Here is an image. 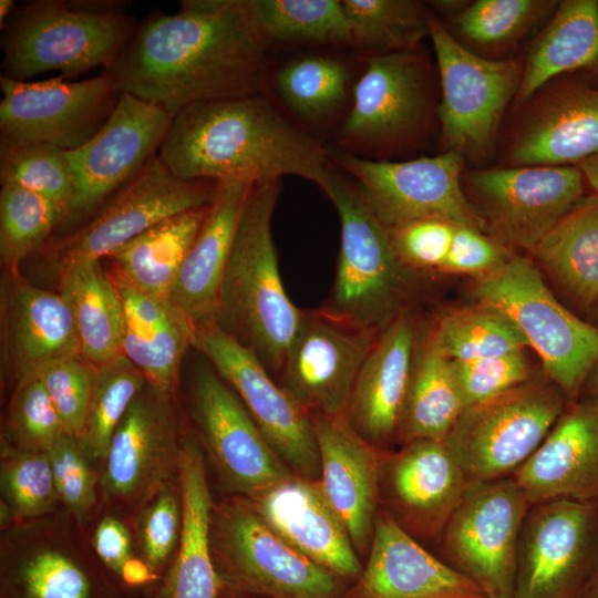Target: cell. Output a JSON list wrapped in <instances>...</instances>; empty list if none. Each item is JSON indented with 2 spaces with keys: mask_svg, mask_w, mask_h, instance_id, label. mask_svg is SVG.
Wrapping results in <instances>:
<instances>
[{
  "mask_svg": "<svg viewBox=\"0 0 598 598\" xmlns=\"http://www.w3.org/2000/svg\"><path fill=\"white\" fill-rule=\"evenodd\" d=\"M0 182L54 203L68 213L72 179L65 151L41 143H16L0 138ZM62 219V221H63Z\"/></svg>",
  "mask_w": 598,
  "mask_h": 598,
  "instance_id": "cell-47",
  "label": "cell"
},
{
  "mask_svg": "<svg viewBox=\"0 0 598 598\" xmlns=\"http://www.w3.org/2000/svg\"><path fill=\"white\" fill-rule=\"evenodd\" d=\"M111 278L122 303L121 354L137 367L148 384L177 398L182 361L193 347L196 323L169 299Z\"/></svg>",
  "mask_w": 598,
  "mask_h": 598,
  "instance_id": "cell-31",
  "label": "cell"
},
{
  "mask_svg": "<svg viewBox=\"0 0 598 598\" xmlns=\"http://www.w3.org/2000/svg\"><path fill=\"white\" fill-rule=\"evenodd\" d=\"M416 348L398 437L443 441L465 409L452 361L429 333Z\"/></svg>",
  "mask_w": 598,
  "mask_h": 598,
  "instance_id": "cell-38",
  "label": "cell"
},
{
  "mask_svg": "<svg viewBox=\"0 0 598 598\" xmlns=\"http://www.w3.org/2000/svg\"><path fill=\"white\" fill-rule=\"evenodd\" d=\"M210 547L224 587L265 598H344V581L287 543L240 495L214 502Z\"/></svg>",
  "mask_w": 598,
  "mask_h": 598,
  "instance_id": "cell-7",
  "label": "cell"
},
{
  "mask_svg": "<svg viewBox=\"0 0 598 598\" xmlns=\"http://www.w3.org/2000/svg\"><path fill=\"white\" fill-rule=\"evenodd\" d=\"M565 73L581 74L590 85L598 83L597 0L559 1L532 43L515 101L526 102L547 82Z\"/></svg>",
  "mask_w": 598,
  "mask_h": 598,
  "instance_id": "cell-34",
  "label": "cell"
},
{
  "mask_svg": "<svg viewBox=\"0 0 598 598\" xmlns=\"http://www.w3.org/2000/svg\"><path fill=\"white\" fill-rule=\"evenodd\" d=\"M399 524L422 536L442 533L471 484L443 441L414 440L385 458L382 478Z\"/></svg>",
  "mask_w": 598,
  "mask_h": 598,
  "instance_id": "cell-28",
  "label": "cell"
},
{
  "mask_svg": "<svg viewBox=\"0 0 598 598\" xmlns=\"http://www.w3.org/2000/svg\"><path fill=\"white\" fill-rule=\"evenodd\" d=\"M188 414L206 462L234 495L245 496L295 475L212 365H200L193 374Z\"/></svg>",
  "mask_w": 598,
  "mask_h": 598,
  "instance_id": "cell-16",
  "label": "cell"
},
{
  "mask_svg": "<svg viewBox=\"0 0 598 598\" xmlns=\"http://www.w3.org/2000/svg\"><path fill=\"white\" fill-rule=\"evenodd\" d=\"M59 292L74 320L81 358L97 368L121 354L122 303L100 260L58 269Z\"/></svg>",
  "mask_w": 598,
  "mask_h": 598,
  "instance_id": "cell-37",
  "label": "cell"
},
{
  "mask_svg": "<svg viewBox=\"0 0 598 598\" xmlns=\"http://www.w3.org/2000/svg\"><path fill=\"white\" fill-rule=\"evenodd\" d=\"M186 430L177 398L147 383L112 437L102 468L104 507L128 519L159 485L177 477Z\"/></svg>",
  "mask_w": 598,
  "mask_h": 598,
  "instance_id": "cell-14",
  "label": "cell"
},
{
  "mask_svg": "<svg viewBox=\"0 0 598 598\" xmlns=\"http://www.w3.org/2000/svg\"><path fill=\"white\" fill-rule=\"evenodd\" d=\"M532 254L567 298L589 315L598 301V193L581 197Z\"/></svg>",
  "mask_w": 598,
  "mask_h": 598,
  "instance_id": "cell-36",
  "label": "cell"
},
{
  "mask_svg": "<svg viewBox=\"0 0 598 598\" xmlns=\"http://www.w3.org/2000/svg\"><path fill=\"white\" fill-rule=\"evenodd\" d=\"M430 38L441 79L437 109L447 151L474 159L486 157L506 106L516 96L523 73L514 60L477 55L430 14Z\"/></svg>",
  "mask_w": 598,
  "mask_h": 598,
  "instance_id": "cell-12",
  "label": "cell"
},
{
  "mask_svg": "<svg viewBox=\"0 0 598 598\" xmlns=\"http://www.w3.org/2000/svg\"><path fill=\"white\" fill-rule=\"evenodd\" d=\"M566 404L551 381L527 380L466 406L443 442L470 483L509 477L537 450Z\"/></svg>",
  "mask_w": 598,
  "mask_h": 598,
  "instance_id": "cell-9",
  "label": "cell"
},
{
  "mask_svg": "<svg viewBox=\"0 0 598 598\" xmlns=\"http://www.w3.org/2000/svg\"><path fill=\"white\" fill-rule=\"evenodd\" d=\"M349 74L339 60L323 55L295 59L277 74L278 93L298 116L319 121L332 115L347 100Z\"/></svg>",
  "mask_w": 598,
  "mask_h": 598,
  "instance_id": "cell-44",
  "label": "cell"
},
{
  "mask_svg": "<svg viewBox=\"0 0 598 598\" xmlns=\"http://www.w3.org/2000/svg\"><path fill=\"white\" fill-rule=\"evenodd\" d=\"M501 245L481 230L456 226L451 247L441 270L483 276L508 259Z\"/></svg>",
  "mask_w": 598,
  "mask_h": 598,
  "instance_id": "cell-55",
  "label": "cell"
},
{
  "mask_svg": "<svg viewBox=\"0 0 598 598\" xmlns=\"http://www.w3.org/2000/svg\"><path fill=\"white\" fill-rule=\"evenodd\" d=\"M598 155V87L581 80L556 89L516 135L514 166H574Z\"/></svg>",
  "mask_w": 598,
  "mask_h": 598,
  "instance_id": "cell-32",
  "label": "cell"
},
{
  "mask_svg": "<svg viewBox=\"0 0 598 598\" xmlns=\"http://www.w3.org/2000/svg\"><path fill=\"white\" fill-rule=\"evenodd\" d=\"M193 348L237 394L279 457L298 475L317 478L320 462L312 416L258 357L213 320L197 326Z\"/></svg>",
  "mask_w": 598,
  "mask_h": 598,
  "instance_id": "cell-15",
  "label": "cell"
},
{
  "mask_svg": "<svg viewBox=\"0 0 598 598\" xmlns=\"http://www.w3.org/2000/svg\"><path fill=\"white\" fill-rule=\"evenodd\" d=\"M0 89V138L65 152L78 150L103 127L121 95L106 70L74 82L60 75L42 81L1 75Z\"/></svg>",
  "mask_w": 598,
  "mask_h": 598,
  "instance_id": "cell-18",
  "label": "cell"
},
{
  "mask_svg": "<svg viewBox=\"0 0 598 598\" xmlns=\"http://www.w3.org/2000/svg\"><path fill=\"white\" fill-rule=\"evenodd\" d=\"M328 157L353 178V189L386 228L439 219L485 229L462 188L464 157L457 152L404 162L372 161L341 151L328 152Z\"/></svg>",
  "mask_w": 598,
  "mask_h": 598,
  "instance_id": "cell-11",
  "label": "cell"
},
{
  "mask_svg": "<svg viewBox=\"0 0 598 598\" xmlns=\"http://www.w3.org/2000/svg\"><path fill=\"white\" fill-rule=\"evenodd\" d=\"M350 44L373 55L413 51L430 38V14L414 0H341Z\"/></svg>",
  "mask_w": 598,
  "mask_h": 598,
  "instance_id": "cell-40",
  "label": "cell"
},
{
  "mask_svg": "<svg viewBox=\"0 0 598 598\" xmlns=\"http://www.w3.org/2000/svg\"><path fill=\"white\" fill-rule=\"evenodd\" d=\"M248 4L268 43L350 44L341 0H248Z\"/></svg>",
  "mask_w": 598,
  "mask_h": 598,
  "instance_id": "cell-41",
  "label": "cell"
},
{
  "mask_svg": "<svg viewBox=\"0 0 598 598\" xmlns=\"http://www.w3.org/2000/svg\"><path fill=\"white\" fill-rule=\"evenodd\" d=\"M456 225L439 219L412 220L388 228L393 247L405 267L442 269Z\"/></svg>",
  "mask_w": 598,
  "mask_h": 598,
  "instance_id": "cell-54",
  "label": "cell"
},
{
  "mask_svg": "<svg viewBox=\"0 0 598 598\" xmlns=\"http://www.w3.org/2000/svg\"><path fill=\"white\" fill-rule=\"evenodd\" d=\"M320 462L321 488L344 524L354 548L370 546L383 458L378 446L364 440L338 416L312 415Z\"/></svg>",
  "mask_w": 598,
  "mask_h": 598,
  "instance_id": "cell-27",
  "label": "cell"
},
{
  "mask_svg": "<svg viewBox=\"0 0 598 598\" xmlns=\"http://www.w3.org/2000/svg\"><path fill=\"white\" fill-rule=\"evenodd\" d=\"M172 117L162 106L121 93L103 127L84 145L66 152L72 195L60 226L79 227L155 156Z\"/></svg>",
  "mask_w": 598,
  "mask_h": 598,
  "instance_id": "cell-19",
  "label": "cell"
},
{
  "mask_svg": "<svg viewBox=\"0 0 598 598\" xmlns=\"http://www.w3.org/2000/svg\"><path fill=\"white\" fill-rule=\"evenodd\" d=\"M94 369L91 402L79 439L92 460L103 468L118 424L147 381L123 354Z\"/></svg>",
  "mask_w": 598,
  "mask_h": 598,
  "instance_id": "cell-42",
  "label": "cell"
},
{
  "mask_svg": "<svg viewBox=\"0 0 598 598\" xmlns=\"http://www.w3.org/2000/svg\"><path fill=\"white\" fill-rule=\"evenodd\" d=\"M243 497L279 536L306 557L344 582L358 579L363 567L319 480L295 474Z\"/></svg>",
  "mask_w": 598,
  "mask_h": 598,
  "instance_id": "cell-24",
  "label": "cell"
},
{
  "mask_svg": "<svg viewBox=\"0 0 598 598\" xmlns=\"http://www.w3.org/2000/svg\"><path fill=\"white\" fill-rule=\"evenodd\" d=\"M480 303L506 315L540 358L544 371L567 400L578 399L598 363V328L564 307L537 266L513 256L474 285Z\"/></svg>",
  "mask_w": 598,
  "mask_h": 598,
  "instance_id": "cell-5",
  "label": "cell"
},
{
  "mask_svg": "<svg viewBox=\"0 0 598 598\" xmlns=\"http://www.w3.org/2000/svg\"><path fill=\"white\" fill-rule=\"evenodd\" d=\"M465 178L486 225L530 252L586 195L587 186L578 165L487 168Z\"/></svg>",
  "mask_w": 598,
  "mask_h": 598,
  "instance_id": "cell-20",
  "label": "cell"
},
{
  "mask_svg": "<svg viewBox=\"0 0 598 598\" xmlns=\"http://www.w3.org/2000/svg\"><path fill=\"white\" fill-rule=\"evenodd\" d=\"M178 480L183 501L181 542L152 598H218L221 582L210 547L214 499L204 452L189 427L181 448Z\"/></svg>",
  "mask_w": 598,
  "mask_h": 598,
  "instance_id": "cell-30",
  "label": "cell"
},
{
  "mask_svg": "<svg viewBox=\"0 0 598 598\" xmlns=\"http://www.w3.org/2000/svg\"><path fill=\"white\" fill-rule=\"evenodd\" d=\"M35 377L54 403L65 433L79 437L91 402L95 369L75 357L54 362Z\"/></svg>",
  "mask_w": 598,
  "mask_h": 598,
  "instance_id": "cell-52",
  "label": "cell"
},
{
  "mask_svg": "<svg viewBox=\"0 0 598 598\" xmlns=\"http://www.w3.org/2000/svg\"><path fill=\"white\" fill-rule=\"evenodd\" d=\"M16 6L12 0H1L0 1V24L1 27L4 22L14 13Z\"/></svg>",
  "mask_w": 598,
  "mask_h": 598,
  "instance_id": "cell-59",
  "label": "cell"
},
{
  "mask_svg": "<svg viewBox=\"0 0 598 598\" xmlns=\"http://www.w3.org/2000/svg\"><path fill=\"white\" fill-rule=\"evenodd\" d=\"M451 361L465 408L489 400L529 380L525 350L478 360Z\"/></svg>",
  "mask_w": 598,
  "mask_h": 598,
  "instance_id": "cell-53",
  "label": "cell"
},
{
  "mask_svg": "<svg viewBox=\"0 0 598 598\" xmlns=\"http://www.w3.org/2000/svg\"><path fill=\"white\" fill-rule=\"evenodd\" d=\"M267 40L248 0H183L138 25L106 70L120 93L172 115L207 101L262 94Z\"/></svg>",
  "mask_w": 598,
  "mask_h": 598,
  "instance_id": "cell-1",
  "label": "cell"
},
{
  "mask_svg": "<svg viewBox=\"0 0 598 598\" xmlns=\"http://www.w3.org/2000/svg\"><path fill=\"white\" fill-rule=\"evenodd\" d=\"M416 342L414 320L403 310L380 331L354 381L344 416L375 446L398 437Z\"/></svg>",
  "mask_w": 598,
  "mask_h": 598,
  "instance_id": "cell-29",
  "label": "cell"
},
{
  "mask_svg": "<svg viewBox=\"0 0 598 598\" xmlns=\"http://www.w3.org/2000/svg\"><path fill=\"white\" fill-rule=\"evenodd\" d=\"M340 219V250L324 309L355 324L382 330L402 309L410 269L399 258L388 228L330 164L320 186Z\"/></svg>",
  "mask_w": 598,
  "mask_h": 598,
  "instance_id": "cell-6",
  "label": "cell"
},
{
  "mask_svg": "<svg viewBox=\"0 0 598 598\" xmlns=\"http://www.w3.org/2000/svg\"><path fill=\"white\" fill-rule=\"evenodd\" d=\"M62 210L41 195L13 185L0 190V260L3 270L20 269L61 225Z\"/></svg>",
  "mask_w": 598,
  "mask_h": 598,
  "instance_id": "cell-43",
  "label": "cell"
},
{
  "mask_svg": "<svg viewBox=\"0 0 598 598\" xmlns=\"http://www.w3.org/2000/svg\"><path fill=\"white\" fill-rule=\"evenodd\" d=\"M582 391L586 392V395L598 396V363L590 371Z\"/></svg>",
  "mask_w": 598,
  "mask_h": 598,
  "instance_id": "cell-58",
  "label": "cell"
},
{
  "mask_svg": "<svg viewBox=\"0 0 598 598\" xmlns=\"http://www.w3.org/2000/svg\"><path fill=\"white\" fill-rule=\"evenodd\" d=\"M209 206L163 219L130 240L107 257L109 274L146 295L169 299Z\"/></svg>",
  "mask_w": 598,
  "mask_h": 598,
  "instance_id": "cell-35",
  "label": "cell"
},
{
  "mask_svg": "<svg viewBox=\"0 0 598 598\" xmlns=\"http://www.w3.org/2000/svg\"><path fill=\"white\" fill-rule=\"evenodd\" d=\"M578 166L585 177L587 186L590 187L594 193H598V155L581 162Z\"/></svg>",
  "mask_w": 598,
  "mask_h": 598,
  "instance_id": "cell-56",
  "label": "cell"
},
{
  "mask_svg": "<svg viewBox=\"0 0 598 598\" xmlns=\"http://www.w3.org/2000/svg\"><path fill=\"white\" fill-rule=\"evenodd\" d=\"M280 181L252 184L244 203L213 321L251 350L275 378L300 328L303 310L282 286L271 220Z\"/></svg>",
  "mask_w": 598,
  "mask_h": 598,
  "instance_id": "cell-3",
  "label": "cell"
},
{
  "mask_svg": "<svg viewBox=\"0 0 598 598\" xmlns=\"http://www.w3.org/2000/svg\"><path fill=\"white\" fill-rule=\"evenodd\" d=\"M426 105L425 71L413 51L371 55L354 86L340 138L368 147L400 143L419 128Z\"/></svg>",
  "mask_w": 598,
  "mask_h": 598,
  "instance_id": "cell-23",
  "label": "cell"
},
{
  "mask_svg": "<svg viewBox=\"0 0 598 598\" xmlns=\"http://www.w3.org/2000/svg\"><path fill=\"white\" fill-rule=\"evenodd\" d=\"M429 336L453 361H471L525 350L528 343L499 310L480 303L443 311Z\"/></svg>",
  "mask_w": 598,
  "mask_h": 598,
  "instance_id": "cell-39",
  "label": "cell"
},
{
  "mask_svg": "<svg viewBox=\"0 0 598 598\" xmlns=\"http://www.w3.org/2000/svg\"><path fill=\"white\" fill-rule=\"evenodd\" d=\"M344 598H485L481 588L422 547L391 515L377 517L369 558Z\"/></svg>",
  "mask_w": 598,
  "mask_h": 598,
  "instance_id": "cell-26",
  "label": "cell"
},
{
  "mask_svg": "<svg viewBox=\"0 0 598 598\" xmlns=\"http://www.w3.org/2000/svg\"><path fill=\"white\" fill-rule=\"evenodd\" d=\"M127 520L138 555L161 581L182 536L183 501L178 476L159 485Z\"/></svg>",
  "mask_w": 598,
  "mask_h": 598,
  "instance_id": "cell-48",
  "label": "cell"
},
{
  "mask_svg": "<svg viewBox=\"0 0 598 598\" xmlns=\"http://www.w3.org/2000/svg\"><path fill=\"white\" fill-rule=\"evenodd\" d=\"M252 184L217 183L208 214L179 269L169 300L196 326L212 321L240 213Z\"/></svg>",
  "mask_w": 598,
  "mask_h": 598,
  "instance_id": "cell-33",
  "label": "cell"
},
{
  "mask_svg": "<svg viewBox=\"0 0 598 598\" xmlns=\"http://www.w3.org/2000/svg\"><path fill=\"white\" fill-rule=\"evenodd\" d=\"M64 433L58 410L35 375L12 386L1 426V447L48 451Z\"/></svg>",
  "mask_w": 598,
  "mask_h": 598,
  "instance_id": "cell-51",
  "label": "cell"
},
{
  "mask_svg": "<svg viewBox=\"0 0 598 598\" xmlns=\"http://www.w3.org/2000/svg\"><path fill=\"white\" fill-rule=\"evenodd\" d=\"M47 452L61 507L86 528L104 508L102 468L74 435L64 433Z\"/></svg>",
  "mask_w": 598,
  "mask_h": 598,
  "instance_id": "cell-50",
  "label": "cell"
},
{
  "mask_svg": "<svg viewBox=\"0 0 598 598\" xmlns=\"http://www.w3.org/2000/svg\"><path fill=\"white\" fill-rule=\"evenodd\" d=\"M530 505L598 498V396L567 402L537 450L512 475Z\"/></svg>",
  "mask_w": 598,
  "mask_h": 598,
  "instance_id": "cell-25",
  "label": "cell"
},
{
  "mask_svg": "<svg viewBox=\"0 0 598 598\" xmlns=\"http://www.w3.org/2000/svg\"><path fill=\"white\" fill-rule=\"evenodd\" d=\"M578 598H598V566L585 585Z\"/></svg>",
  "mask_w": 598,
  "mask_h": 598,
  "instance_id": "cell-57",
  "label": "cell"
},
{
  "mask_svg": "<svg viewBox=\"0 0 598 598\" xmlns=\"http://www.w3.org/2000/svg\"><path fill=\"white\" fill-rule=\"evenodd\" d=\"M0 507L13 524L45 516L61 507L47 451L1 447Z\"/></svg>",
  "mask_w": 598,
  "mask_h": 598,
  "instance_id": "cell-46",
  "label": "cell"
},
{
  "mask_svg": "<svg viewBox=\"0 0 598 598\" xmlns=\"http://www.w3.org/2000/svg\"><path fill=\"white\" fill-rule=\"evenodd\" d=\"M218 598H265L261 596L234 590L227 587L221 586L220 594Z\"/></svg>",
  "mask_w": 598,
  "mask_h": 598,
  "instance_id": "cell-60",
  "label": "cell"
},
{
  "mask_svg": "<svg viewBox=\"0 0 598 598\" xmlns=\"http://www.w3.org/2000/svg\"><path fill=\"white\" fill-rule=\"evenodd\" d=\"M558 4L550 0H477L454 16V24L475 45L506 48L548 21Z\"/></svg>",
  "mask_w": 598,
  "mask_h": 598,
  "instance_id": "cell-45",
  "label": "cell"
},
{
  "mask_svg": "<svg viewBox=\"0 0 598 598\" xmlns=\"http://www.w3.org/2000/svg\"><path fill=\"white\" fill-rule=\"evenodd\" d=\"M183 181L250 184L327 178L328 152L286 120L262 94L199 102L173 115L157 153Z\"/></svg>",
  "mask_w": 598,
  "mask_h": 598,
  "instance_id": "cell-2",
  "label": "cell"
},
{
  "mask_svg": "<svg viewBox=\"0 0 598 598\" xmlns=\"http://www.w3.org/2000/svg\"><path fill=\"white\" fill-rule=\"evenodd\" d=\"M216 190V182L177 178L156 154L84 223L39 252L55 270L101 261L163 219L210 205Z\"/></svg>",
  "mask_w": 598,
  "mask_h": 598,
  "instance_id": "cell-10",
  "label": "cell"
},
{
  "mask_svg": "<svg viewBox=\"0 0 598 598\" xmlns=\"http://www.w3.org/2000/svg\"><path fill=\"white\" fill-rule=\"evenodd\" d=\"M597 566L596 502L532 505L519 536L513 598H578Z\"/></svg>",
  "mask_w": 598,
  "mask_h": 598,
  "instance_id": "cell-17",
  "label": "cell"
},
{
  "mask_svg": "<svg viewBox=\"0 0 598 598\" xmlns=\"http://www.w3.org/2000/svg\"><path fill=\"white\" fill-rule=\"evenodd\" d=\"M19 270H3L0 281L1 369L12 386L54 362L81 358L63 296L30 283Z\"/></svg>",
  "mask_w": 598,
  "mask_h": 598,
  "instance_id": "cell-22",
  "label": "cell"
},
{
  "mask_svg": "<svg viewBox=\"0 0 598 598\" xmlns=\"http://www.w3.org/2000/svg\"><path fill=\"white\" fill-rule=\"evenodd\" d=\"M85 529L95 556L126 597L152 598L159 579L138 555L128 520L104 507Z\"/></svg>",
  "mask_w": 598,
  "mask_h": 598,
  "instance_id": "cell-49",
  "label": "cell"
},
{
  "mask_svg": "<svg viewBox=\"0 0 598 598\" xmlns=\"http://www.w3.org/2000/svg\"><path fill=\"white\" fill-rule=\"evenodd\" d=\"M380 331L324 308L303 310L279 384L311 416L344 414L354 381Z\"/></svg>",
  "mask_w": 598,
  "mask_h": 598,
  "instance_id": "cell-21",
  "label": "cell"
},
{
  "mask_svg": "<svg viewBox=\"0 0 598 598\" xmlns=\"http://www.w3.org/2000/svg\"><path fill=\"white\" fill-rule=\"evenodd\" d=\"M530 503L512 476L471 483L442 532L444 561L485 598H513L519 536Z\"/></svg>",
  "mask_w": 598,
  "mask_h": 598,
  "instance_id": "cell-13",
  "label": "cell"
},
{
  "mask_svg": "<svg viewBox=\"0 0 598 598\" xmlns=\"http://www.w3.org/2000/svg\"><path fill=\"white\" fill-rule=\"evenodd\" d=\"M590 316V323L594 324L596 328H598V301L589 312Z\"/></svg>",
  "mask_w": 598,
  "mask_h": 598,
  "instance_id": "cell-61",
  "label": "cell"
},
{
  "mask_svg": "<svg viewBox=\"0 0 598 598\" xmlns=\"http://www.w3.org/2000/svg\"><path fill=\"white\" fill-rule=\"evenodd\" d=\"M126 8L122 1L38 0L17 9L1 27V75L29 81L111 69L136 29Z\"/></svg>",
  "mask_w": 598,
  "mask_h": 598,
  "instance_id": "cell-4",
  "label": "cell"
},
{
  "mask_svg": "<svg viewBox=\"0 0 598 598\" xmlns=\"http://www.w3.org/2000/svg\"><path fill=\"white\" fill-rule=\"evenodd\" d=\"M0 533V598H127L64 508Z\"/></svg>",
  "mask_w": 598,
  "mask_h": 598,
  "instance_id": "cell-8",
  "label": "cell"
}]
</instances>
